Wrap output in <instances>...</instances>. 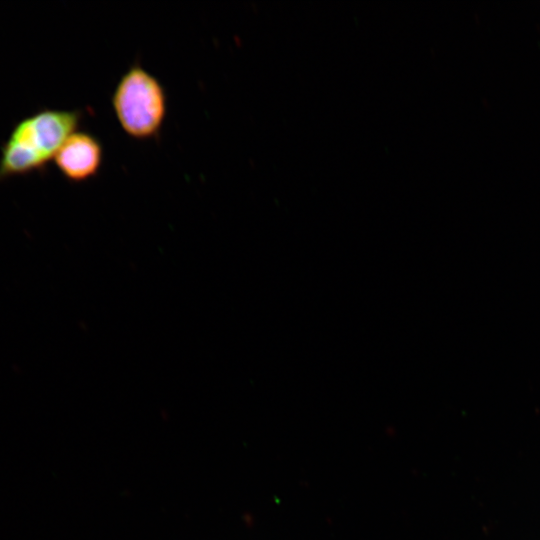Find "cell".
Masks as SVG:
<instances>
[{
  "label": "cell",
  "instance_id": "1",
  "mask_svg": "<svg viewBox=\"0 0 540 540\" xmlns=\"http://www.w3.org/2000/svg\"><path fill=\"white\" fill-rule=\"evenodd\" d=\"M116 119L130 137H156L165 121L167 96L161 82L140 64L131 65L119 79L111 98Z\"/></svg>",
  "mask_w": 540,
  "mask_h": 540
},
{
  "label": "cell",
  "instance_id": "2",
  "mask_svg": "<svg viewBox=\"0 0 540 540\" xmlns=\"http://www.w3.org/2000/svg\"><path fill=\"white\" fill-rule=\"evenodd\" d=\"M81 118L76 110L42 109L17 122L9 137L24 143L48 163L77 131Z\"/></svg>",
  "mask_w": 540,
  "mask_h": 540
},
{
  "label": "cell",
  "instance_id": "3",
  "mask_svg": "<svg viewBox=\"0 0 540 540\" xmlns=\"http://www.w3.org/2000/svg\"><path fill=\"white\" fill-rule=\"evenodd\" d=\"M60 174L70 182L80 183L98 174L103 162L100 141L85 131L68 137L53 157Z\"/></svg>",
  "mask_w": 540,
  "mask_h": 540
},
{
  "label": "cell",
  "instance_id": "4",
  "mask_svg": "<svg viewBox=\"0 0 540 540\" xmlns=\"http://www.w3.org/2000/svg\"><path fill=\"white\" fill-rule=\"evenodd\" d=\"M47 162L20 141L8 137L1 147L0 180L42 170Z\"/></svg>",
  "mask_w": 540,
  "mask_h": 540
}]
</instances>
